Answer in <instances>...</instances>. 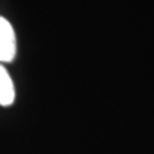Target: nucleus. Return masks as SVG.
Masks as SVG:
<instances>
[{
	"label": "nucleus",
	"instance_id": "nucleus-1",
	"mask_svg": "<svg viewBox=\"0 0 154 154\" xmlns=\"http://www.w3.org/2000/svg\"><path fill=\"white\" fill-rule=\"evenodd\" d=\"M17 54V37L12 23L0 17V63H11Z\"/></svg>",
	"mask_w": 154,
	"mask_h": 154
},
{
	"label": "nucleus",
	"instance_id": "nucleus-2",
	"mask_svg": "<svg viewBox=\"0 0 154 154\" xmlns=\"http://www.w3.org/2000/svg\"><path fill=\"white\" fill-rule=\"evenodd\" d=\"M16 99V89L7 68L0 63V105L9 107Z\"/></svg>",
	"mask_w": 154,
	"mask_h": 154
}]
</instances>
